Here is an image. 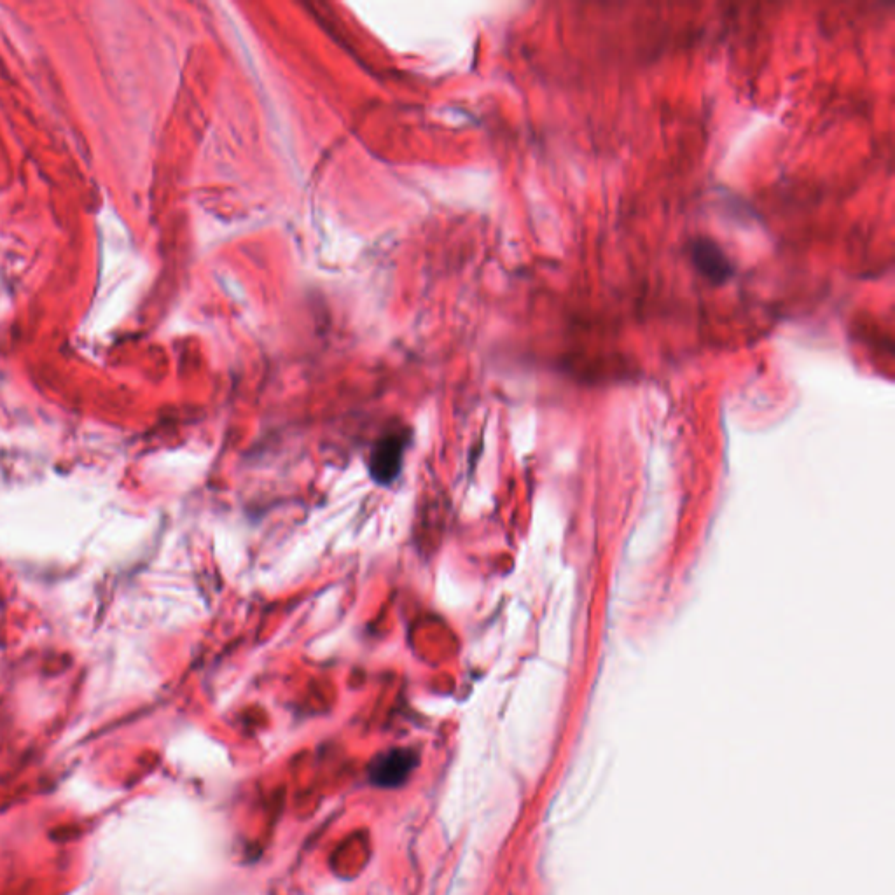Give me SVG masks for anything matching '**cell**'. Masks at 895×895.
<instances>
[{
	"label": "cell",
	"mask_w": 895,
	"mask_h": 895,
	"mask_svg": "<svg viewBox=\"0 0 895 895\" xmlns=\"http://www.w3.org/2000/svg\"><path fill=\"white\" fill-rule=\"evenodd\" d=\"M689 257L701 277L710 284L724 285L735 277V264L721 245L710 236H696L689 242Z\"/></svg>",
	"instance_id": "6da1fadb"
},
{
	"label": "cell",
	"mask_w": 895,
	"mask_h": 895,
	"mask_svg": "<svg viewBox=\"0 0 895 895\" xmlns=\"http://www.w3.org/2000/svg\"><path fill=\"white\" fill-rule=\"evenodd\" d=\"M404 450H406V438L401 434L387 436L375 446L369 462V472L375 481L389 485L397 478L403 464Z\"/></svg>",
	"instance_id": "7a4b0ae2"
},
{
	"label": "cell",
	"mask_w": 895,
	"mask_h": 895,
	"mask_svg": "<svg viewBox=\"0 0 895 895\" xmlns=\"http://www.w3.org/2000/svg\"><path fill=\"white\" fill-rule=\"evenodd\" d=\"M415 766V754L411 750H390L378 757L371 766L373 782L383 787H396L410 777Z\"/></svg>",
	"instance_id": "3957f363"
}]
</instances>
